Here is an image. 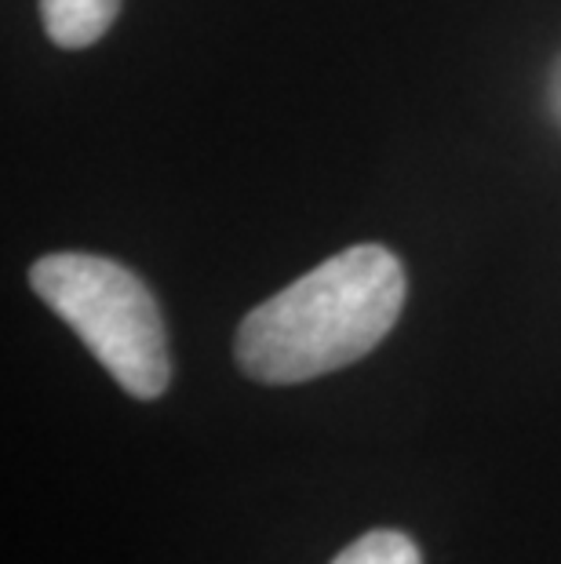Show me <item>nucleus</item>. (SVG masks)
Returning a JSON list of instances; mask_svg holds the SVG:
<instances>
[{"mask_svg":"<svg viewBox=\"0 0 561 564\" xmlns=\"http://www.w3.org/2000/svg\"><path fill=\"white\" fill-rule=\"evenodd\" d=\"M404 270L384 245H354L259 303L237 328V365L267 387L310 382L373 354L398 324Z\"/></svg>","mask_w":561,"mask_h":564,"instance_id":"obj_1","label":"nucleus"},{"mask_svg":"<svg viewBox=\"0 0 561 564\" xmlns=\"http://www.w3.org/2000/svg\"><path fill=\"white\" fill-rule=\"evenodd\" d=\"M30 288L52 306L125 393L153 401L172 361L161 306L139 273L88 251H55L30 267Z\"/></svg>","mask_w":561,"mask_h":564,"instance_id":"obj_2","label":"nucleus"},{"mask_svg":"<svg viewBox=\"0 0 561 564\" xmlns=\"http://www.w3.org/2000/svg\"><path fill=\"white\" fill-rule=\"evenodd\" d=\"M121 0H41V22L58 47L80 52L114 26Z\"/></svg>","mask_w":561,"mask_h":564,"instance_id":"obj_3","label":"nucleus"},{"mask_svg":"<svg viewBox=\"0 0 561 564\" xmlns=\"http://www.w3.org/2000/svg\"><path fill=\"white\" fill-rule=\"evenodd\" d=\"M332 564H423V554L404 532L379 528V532L354 539L350 546L332 557Z\"/></svg>","mask_w":561,"mask_h":564,"instance_id":"obj_4","label":"nucleus"}]
</instances>
